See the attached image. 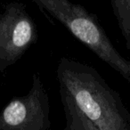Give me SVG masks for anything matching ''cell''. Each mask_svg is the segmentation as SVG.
<instances>
[{
	"mask_svg": "<svg viewBox=\"0 0 130 130\" xmlns=\"http://www.w3.org/2000/svg\"><path fill=\"white\" fill-rule=\"evenodd\" d=\"M56 74L60 91L66 93L96 126L103 130H130V113L120 96L94 68L63 56Z\"/></svg>",
	"mask_w": 130,
	"mask_h": 130,
	"instance_id": "1",
	"label": "cell"
},
{
	"mask_svg": "<svg viewBox=\"0 0 130 130\" xmlns=\"http://www.w3.org/2000/svg\"><path fill=\"white\" fill-rule=\"evenodd\" d=\"M110 2L126 46L130 53V0H110Z\"/></svg>",
	"mask_w": 130,
	"mask_h": 130,
	"instance_id": "6",
	"label": "cell"
},
{
	"mask_svg": "<svg viewBox=\"0 0 130 130\" xmlns=\"http://www.w3.org/2000/svg\"><path fill=\"white\" fill-rule=\"evenodd\" d=\"M60 94L66 120L64 130H103L91 122L80 111L66 93L60 91Z\"/></svg>",
	"mask_w": 130,
	"mask_h": 130,
	"instance_id": "5",
	"label": "cell"
},
{
	"mask_svg": "<svg viewBox=\"0 0 130 130\" xmlns=\"http://www.w3.org/2000/svg\"><path fill=\"white\" fill-rule=\"evenodd\" d=\"M50 98L38 73L25 95L12 99L0 111V130H49Z\"/></svg>",
	"mask_w": 130,
	"mask_h": 130,
	"instance_id": "3",
	"label": "cell"
},
{
	"mask_svg": "<svg viewBox=\"0 0 130 130\" xmlns=\"http://www.w3.org/2000/svg\"><path fill=\"white\" fill-rule=\"evenodd\" d=\"M38 40L36 23L23 4L12 2L0 13V73L4 74Z\"/></svg>",
	"mask_w": 130,
	"mask_h": 130,
	"instance_id": "4",
	"label": "cell"
},
{
	"mask_svg": "<svg viewBox=\"0 0 130 130\" xmlns=\"http://www.w3.org/2000/svg\"><path fill=\"white\" fill-rule=\"evenodd\" d=\"M46 16L62 24L77 39L130 81V60L120 54L95 15L70 0H31Z\"/></svg>",
	"mask_w": 130,
	"mask_h": 130,
	"instance_id": "2",
	"label": "cell"
}]
</instances>
